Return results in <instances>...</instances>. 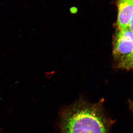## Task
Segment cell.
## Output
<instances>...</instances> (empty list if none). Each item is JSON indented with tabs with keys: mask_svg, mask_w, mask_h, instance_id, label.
Segmentation results:
<instances>
[{
	"mask_svg": "<svg viewBox=\"0 0 133 133\" xmlns=\"http://www.w3.org/2000/svg\"><path fill=\"white\" fill-rule=\"evenodd\" d=\"M111 125L101 101L81 98L65 109L60 121L62 133H110Z\"/></svg>",
	"mask_w": 133,
	"mask_h": 133,
	"instance_id": "obj_1",
	"label": "cell"
},
{
	"mask_svg": "<svg viewBox=\"0 0 133 133\" xmlns=\"http://www.w3.org/2000/svg\"><path fill=\"white\" fill-rule=\"evenodd\" d=\"M117 23L119 30L129 28L133 15V0H119Z\"/></svg>",
	"mask_w": 133,
	"mask_h": 133,
	"instance_id": "obj_3",
	"label": "cell"
},
{
	"mask_svg": "<svg viewBox=\"0 0 133 133\" xmlns=\"http://www.w3.org/2000/svg\"><path fill=\"white\" fill-rule=\"evenodd\" d=\"M119 66L122 69H128L133 68V51L121 59Z\"/></svg>",
	"mask_w": 133,
	"mask_h": 133,
	"instance_id": "obj_4",
	"label": "cell"
},
{
	"mask_svg": "<svg viewBox=\"0 0 133 133\" xmlns=\"http://www.w3.org/2000/svg\"><path fill=\"white\" fill-rule=\"evenodd\" d=\"M130 107H131V111H132V112L133 114V104H131V105H130Z\"/></svg>",
	"mask_w": 133,
	"mask_h": 133,
	"instance_id": "obj_6",
	"label": "cell"
},
{
	"mask_svg": "<svg viewBox=\"0 0 133 133\" xmlns=\"http://www.w3.org/2000/svg\"><path fill=\"white\" fill-rule=\"evenodd\" d=\"M129 29L132 28H133V15L132 17V19H131L129 26Z\"/></svg>",
	"mask_w": 133,
	"mask_h": 133,
	"instance_id": "obj_5",
	"label": "cell"
},
{
	"mask_svg": "<svg viewBox=\"0 0 133 133\" xmlns=\"http://www.w3.org/2000/svg\"><path fill=\"white\" fill-rule=\"evenodd\" d=\"M133 51V32L129 28L119 30L116 35L114 53L122 58Z\"/></svg>",
	"mask_w": 133,
	"mask_h": 133,
	"instance_id": "obj_2",
	"label": "cell"
}]
</instances>
